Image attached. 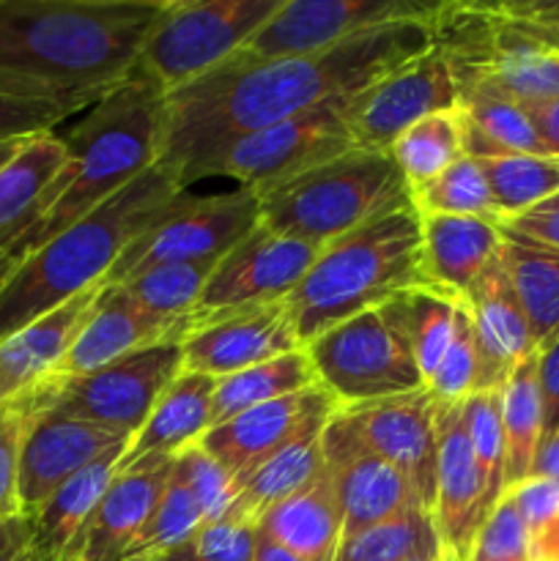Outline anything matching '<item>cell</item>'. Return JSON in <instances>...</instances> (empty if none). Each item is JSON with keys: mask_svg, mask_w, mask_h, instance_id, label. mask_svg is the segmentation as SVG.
<instances>
[{"mask_svg": "<svg viewBox=\"0 0 559 561\" xmlns=\"http://www.w3.org/2000/svg\"><path fill=\"white\" fill-rule=\"evenodd\" d=\"M502 431L507 447V491L529 480L537 447L543 442V400L537 383V351L526 356L499 389Z\"/></svg>", "mask_w": 559, "mask_h": 561, "instance_id": "35", "label": "cell"}, {"mask_svg": "<svg viewBox=\"0 0 559 561\" xmlns=\"http://www.w3.org/2000/svg\"><path fill=\"white\" fill-rule=\"evenodd\" d=\"M420 285H425L422 219L411 203L321 247L310 272L285 301L299 343L307 345L345 318L387 305Z\"/></svg>", "mask_w": 559, "mask_h": 561, "instance_id": "5", "label": "cell"}, {"mask_svg": "<svg viewBox=\"0 0 559 561\" xmlns=\"http://www.w3.org/2000/svg\"><path fill=\"white\" fill-rule=\"evenodd\" d=\"M340 409V400L318 381L316 387L255 405L244 414H236L233 420L208 427L201 447L228 471L236 485L241 477L288 447L301 433L327 425Z\"/></svg>", "mask_w": 559, "mask_h": 561, "instance_id": "16", "label": "cell"}, {"mask_svg": "<svg viewBox=\"0 0 559 561\" xmlns=\"http://www.w3.org/2000/svg\"><path fill=\"white\" fill-rule=\"evenodd\" d=\"M252 190L266 228L316 247L411 206V190L392 153L367 148H351L316 168Z\"/></svg>", "mask_w": 559, "mask_h": 561, "instance_id": "6", "label": "cell"}, {"mask_svg": "<svg viewBox=\"0 0 559 561\" xmlns=\"http://www.w3.org/2000/svg\"><path fill=\"white\" fill-rule=\"evenodd\" d=\"M214 389H217V378L181 370L157 400L146 425L129 442L118 469H126L142 458H157V455L173 458L181 449L201 442L212 427Z\"/></svg>", "mask_w": 559, "mask_h": 561, "instance_id": "27", "label": "cell"}, {"mask_svg": "<svg viewBox=\"0 0 559 561\" xmlns=\"http://www.w3.org/2000/svg\"><path fill=\"white\" fill-rule=\"evenodd\" d=\"M173 463L175 455H157L118 469L60 561H121L162 499Z\"/></svg>", "mask_w": 559, "mask_h": 561, "instance_id": "21", "label": "cell"}, {"mask_svg": "<svg viewBox=\"0 0 559 561\" xmlns=\"http://www.w3.org/2000/svg\"><path fill=\"white\" fill-rule=\"evenodd\" d=\"M395 164L414 192L464 157V110L449 107L411 124L389 146Z\"/></svg>", "mask_w": 559, "mask_h": 561, "instance_id": "37", "label": "cell"}, {"mask_svg": "<svg viewBox=\"0 0 559 561\" xmlns=\"http://www.w3.org/2000/svg\"><path fill=\"white\" fill-rule=\"evenodd\" d=\"M507 493L513 496L515 510L529 529L532 540L543 535L554 520H559V482L546 480V477H529L510 488Z\"/></svg>", "mask_w": 559, "mask_h": 561, "instance_id": "50", "label": "cell"}, {"mask_svg": "<svg viewBox=\"0 0 559 561\" xmlns=\"http://www.w3.org/2000/svg\"><path fill=\"white\" fill-rule=\"evenodd\" d=\"M0 561H49L33 540L27 515L0 520Z\"/></svg>", "mask_w": 559, "mask_h": 561, "instance_id": "53", "label": "cell"}, {"mask_svg": "<svg viewBox=\"0 0 559 561\" xmlns=\"http://www.w3.org/2000/svg\"><path fill=\"white\" fill-rule=\"evenodd\" d=\"M318 381L349 405L425 389L417 356L406 332L403 294L387 305L345 318L305 345Z\"/></svg>", "mask_w": 559, "mask_h": 561, "instance_id": "7", "label": "cell"}, {"mask_svg": "<svg viewBox=\"0 0 559 561\" xmlns=\"http://www.w3.org/2000/svg\"><path fill=\"white\" fill-rule=\"evenodd\" d=\"M255 561H299V559L290 557L288 551H283V548H280V546H274V542L266 540V537H263V535H258Z\"/></svg>", "mask_w": 559, "mask_h": 561, "instance_id": "57", "label": "cell"}, {"mask_svg": "<svg viewBox=\"0 0 559 561\" xmlns=\"http://www.w3.org/2000/svg\"><path fill=\"white\" fill-rule=\"evenodd\" d=\"M170 0H0V93L85 110L135 77Z\"/></svg>", "mask_w": 559, "mask_h": 561, "instance_id": "2", "label": "cell"}, {"mask_svg": "<svg viewBox=\"0 0 559 561\" xmlns=\"http://www.w3.org/2000/svg\"><path fill=\"white\" fill-rule=\"evenodd\" d=\"M469 561H532L529 529L521 520L510 493L499 499L482 524Z\"/></svg>", "mask_w": 559, "mask_h": 561, "instance_id": "46", "label": "cell"}, {"mask_svg": "<svg viewBox=\"0 0 559 561\" xmlns=\"http://www.w3.org/2000/svg\"><path fill=\"white\" fill-rule=\"evenodd\" d=\"M66 162L64 137H33L14 162L0 170V252L36 219L42 197Z\"/></svg>", "mask_w": 559, "mask_h": 561, "instance_id": "31", "label": "cell"}, {"mask_svg": "<svg viewBox=\"0 0 559 561\" xmlns=\"http://www.w3.org/2000/svg\"><path fill=\"white\" fill-rule=\"evenodd\" d=\"M537 383L543 400V438L559 427V334L537 351Z\"/></svg>", "mask_w": 559, "mask_h": 561, "instance_id": "52", "label": "cell"}, {"mask_svg": "<svg viewBox=\"0 0 559 561\" xmlns=\"http://www.w3.org/2000/svg\"><path fill=\"white\" fill-rule=\"evenodd\" d=\"M323 466L343 510V537L422 507L409 480L373 453L340 411L323 427Z\"/></svg>", "mask_w": 559, "mask_h": 561, "instance_id": "18", "label": "cell"}, {"mask_svg": "<svg viewBox=\"0 0 559 561\" xmlns=\"http://www.w3.org/2000/svg\"><path fill=\"white\" fill-rule=\"evenodd\" d=\"M27 142L31 140H0V170H3L9 162H14Z\"/></svg>", "mask_w": 559, "mask_h": 561, "instance_id": "58", "label": "cell"}, {"mask_svg": "<svg viewBox=\"0 0 559 561\" xmlns=\"http://www.w3.org/2000/svg\"><path fill=\"white\" fill-rule=\"evenodd\" d=\"M126 447H129V444L104 453L102 458H96L91 466H85L80 474H75L69 482H64L36 513L27 515L33 529V540H36V546L42 548V553L49 561L64 559L66 548L75 542L77 535H80L85 520L91 518V513L96 510L99 499L104 496V491L110 488L113 477L118 474V466Z\"/></svg>", "mask_w": 559, "mask_h": 561, "instance_id": "28", "label": "cell"}, {"mask_svg": "<svg viewBox=\"0 0 559 561\" xmlns=\"http://www.w3.org/2000/svg\"><path fill=\"white\" fill-rule=\"evenodd\" d=\"M164 91L146 77H132L96 102L71 129L66 162L42 197L31 228L0 252V288L42 247L85 219L124 186L159 162Z\"/></svg>", "mask_w": 559, "mask_h": 561, "instance_id": "3", "label": "cell"}, {"mask_svg": "<svg viewBox=\"0 0 559 561\" xmlns=\"http://www.w3.org/2000/svg\"><path fill=\"white\" fill-rule=\"evenodd\" d=\"M75 113L77 110L64 104L0 93V140H33V137L53 135L55 126Z\"/></svg>", "mask_w": 559, "mask_h": 561, "instance_id": "49", "label": "cell"}, {"mask_svg": "<svg viewBox=\"0 0 559 561\" xmlns=\"http://www.w3.org/2000/svg\"><path fill=\"white\" fill-rule=\"evenodd\" d=\"M458 305L460 299L442 294L431 285H420V288H411L403 294L406 332H409L411 351H414L417 365L425 376V383L442 362L449 340H453Z\"/></svg>", "mask_w": 559, "mask_h": 561, "instance_id": "43", "label": "cell"}, {"mask_svg": "<svg viewBox=\"0 0 559 561\" xmlns=\"http://www.w3.org/2000/svg\"><path fill=\"white\" fill-rule=\"evenodd\" d=\"M502 228H507L510 233L524 236V239L535 241V244L559 250V192H554L551 197L532 206L529 211L502 222Z\"/></svg>", "mask_w": 559, "mask_h": 561, "instance_id": "51", "label": "cell"}, {"mask_svg": "<svg viewBox=\"0 0 559 561\" xmlns=\"http://www.w3.org/2000/svg\"><path fill=\"white\" fill-rule=\"evenodd\" d=\"M25 398L0 409V520L22 515L20 504V449L25 436Z\"/></svg>", "mask_w": 559, "mask_h": 561, "instance_id": "47", "label": "cell"}, {"mask_svg": "<svg viewBox=\"0 0 559 561\" xmlns=\"http://www.w3.org/2000/svg\"><path fill=\"white\" fill-rule=\"evenodd\" d=\"M321 247L290 239L258 222L214 266L195 318L236 307L285 301L316 263Z\"/></svg>", "mask_w": 559, "mask_h": 561, "instance_id": "14", "label": "cell"}, {"mask_svg": "<svg viewBox=\"0 0 559 561\" xmlns=\"http://www.w3.org/2000/svg\"><path fill=\"white\" fill-rule=\"evenodd\" d=\"M499 58L471 93H497L518 104L559 99V53L510 38L499 25ZM469 93V96H471Z\"/></svg>", "mask_w": 559, "mask_h": 561, "instance_id": "36", "label": "cell"}, {"mask_svg": "<svg viewBox=\"0 0 559 561\" xmlns=\"http://www.w3.org/2000/svg\"><path fill=\"white\" fill-rule=\"evenodd\" d=\"M351 148V96H345L223 142L181 170L179 184L190 190L195 181L223 175L239 181V186H263L316 168Z\"/></svg>", "mask_w": 559, "mask_h": 561, "instance_id": "9", "label": "cell"}, {"mask_svg": "<svg viewBox=\"0 0 559 561\" xmlns=\"http://www.w3.org/2000/svg\"><path fill=\"white\" fill-rule=\"evenodd\" d=\"M499 25L510 38L559 53V0H521L493 3Z\"/></svg>", "mask_w": 559, "mask_h": 561, "instance_id": "48", "label": "cell"}, {"mask_svg": "<svg viewBox=\"0 0 559 561\" xmlns=\"http://www.w3.org/2000/svg\"><path fill=\"white\" fill-rule=\"evenodd\" d=\"M280 5L283 0H170L135 75L168 96L239 53Z\"/></svg>", "mask_w": 559, "mask_h": 561, "instance_id": "8", "label": "cell"}, {"mask_svg": "<svg viewBox=\"0 0 559 561\" xmlns=\"http://www.w3.org/2000/svg\"><path fill=\"white\" fill-rule=\"evenodd\" d=\"M427 392L436 403H466L475 394L477 387V343H475V323L466 301L460 299L458 316H455L453 340L444 351L442 362L427 378Z\"/></svg>", "mask_w": 559, "mask_h": 561, "instance_id": "44", "label": "cell"}, {"mask_svg": "<svg viewBox=\"0 0 559 561\" xmlns=\"http://www.w3.org/2000/svg\"><path fill=\"white\" fill-rule=\"evenodd\" d=\"M192 321L195 318L173 321V318L151 316L137 301H132L118 285H104L102 294L93 301L91 316L82 323L69 354L64 356L53 376H82L135 351L173 343V340L184 343Z\"/></svg>", "mask_w": 559, "mask_h": 561, "instance_id": "22", "label": "cell"}, {"mask_svg": "<svg viewBox=\"0 0 559 561\" xmlns=\"http://www.w3.org/2000/svg\"><path fill=\"white\" fill-rule=\"evenodd\" d=\"M431 16L373 27L312 55L277 60L230 55L206 77L164 96L159 162L179 175L233 137L365 91L400 64L425 53Z\"/></svg>", "mask_w": 559, "mask_h": 561, "instance_id": "1", "label": "cell"}, {"mask_svg": "<svg viewBox=\"0 0 559 561\" xmlns=\"http://www.w3.org/2000/svg\"><path fill=\"white\" fill-rule=\"evenodd\" d=\"M214 266H217V261L159 263V266L124 279L118 288L151 316L186 321V318H195L203 288H206Z\"/></svg>", "mask_w": 559, "mask_h": 561, "instance_id": "40", "label": "cell"}, {"mask_svg": "<svg viewBox=\"0 0 559 561\" xmlns=\"http://www.w3.org/2000/svg\"><path fill=\"white\" fill-rule=\"evenodd\" d=\"M334 561H447L427 507H411L340 540Z\"/></svg>", "mask_w": 559, "mask_h": 561, "instance_id": "34", "label": "cell"}, {"mask_svg": "<svg viewBox=\"0 0 559 561\" xmlns=\"http://www.w3.org/2000/svg\"><path fill=\"white\" fill-rule=\"evenodd\" d=\"M258 535L299 561H334L343 540V510L327 466L305 488L263 513Z\"/></svg>", "mask_w": 559, "mask_h": 561, "instance_id": "26", "label": "cell"}, {"mask_svg": "<svg viewBox=\"0 0 559 561\" xmlns=\"http://www.w3.org/2000/svg\"><path fill=\"white\" fill-rule=\"evenodd\" d=\"M502 225V222H499ZM502 263L529 321L535 348L559 334V250L535 244L502 228Z\"/></svg>", "mask_w": 559, "mask_h": 561, "instance_id": "30", "label": "cell"}, {"mask_svg": "<svg viewBox=\"0 0 559 561\" xmlns=\"http://www.w3.org/2000/svg\"><path fill=\"white\" fill-rule=\"evenodd\" d=\"M102 288L104 283L0 340V409L31 394L58 370Z\"/></svg>", "mask_w": 559, "mask_h": 561, "instance_id": "24", "label": "cell"}, {"mask_svg": "<svg viewBox=\"0 0 559 561\" xmlns=\"http://www.w3.org/2000/svg\"><path fill=\"white\" fill-rule=\"evenodd\" d=\"M475 323L477 343V387L475 392L502 389L510 373L535 354L529 321L504 272L502 252L497 261L475 279L464 296Z\"/></svg>", "mask_w": 559, "mask_h": 561, "instance_id": "23", "label": "cell"}, {"mask_svg": "<svg viewBox=\"0 0 559 561\" xmlns=\"http://www.w3.org/2000/svg\"><path fill=\"white\" fill-rule=\"evenodd\" d=\"M524 107L526 113H529L532 126H535L537 137H540L548 157L559 159V99L524 104Z\"/></svg>", "mask_w": 559, "mask_h": 561, "instance_id": "54", "label": "cell"}, {"mask_svg": "<svg viewBox=\"0 0 559 561\" xmlns=\"http://www.w3.org/2000/svg\"><path fill=\"white\" fill-rule=\"evenodd\" d=\"M179 373L181 340H173L82 376H49L25 400L33 411H55L135 438Z\"/></svg>", "mask_w": 559, "mask_h": 561, "instance_id": "10", "label": "cell"}, {"mask_svg": "<svg viewBox=\"0 0 559 561\" xmlns=\"http://www.w3.org/2000/svg\"><path fill=\"white\" fill-rule=\"evenodd\" d=\"M288 301L236 307L192 321L181 343V370L225 378L299 351Z\"/></svg>", "mask_w": 559, "mask_h": 561, "instance_id": "15", "label": "cell"}, {"mask_svg": "<svg viewBox=\"0 0 559 561\" xmlns=\"http://www.w3.org/2000/svg\"><path fill=\"white\" fill-rule=\"evenodd\" d=\"M356 436L414 488L422 507L433 510L436 496V400L425 389L340 409Z\"/></svg>", "mask_w": 559, "mask_h": 561, "instance_id": "17", "label": "cell"}, {"mask_svg": "<svg viewBox=\"0 0 559 561\" xmlns=\"http://www.w3.org/2000/svg\"><path fill=\"white\" fill-rule=\"evenodd\" d=\"M491 192L493 217L499 222L529 211L540 201L559 192V162L554 157L510 153L497 159H477Z\"/></svg>", "mask_w": 559, "mask_h": 561, "instance_id": "38", "label": "cell"}, {"mask_svg": "<svg viewBox=\"0 0 559 561\" xmlns=\"http://www.w3.org/2000/svg\"><path fill=\"white\" fill-rule=\"evenodd\" d=\"M532 561H559V520L532 540Z\"/></svg>", "mask_w": 559, "mask_h": 561, "instance_id": "56", "label": "cell"}, {"mask_svg": "<svg viewBox=\"0 0 559 561\" xmlns=\"http://www.w3.org/2000/svg\"><path fill=\"white\" fill-rule=\"evenodd\" d=\"M436 5L425 0H283L272 20L236 55L244 60L312 55L373 27L427 20Z\"/></svg>", "mask_w": 559, "mask_h": 561, "instance_id": "12", "label": "cell"}, {"mask_svg": "<svg viewBox=\"0 0 559 561\" xmlns=\"http://www.w3.org/2000/svg\"><path fill=\"white\" fill-rule=\"evenodd\" d=\"M255 542L258 524L223 515L157 561H255Z\"/></svg>", "mask_w": 559, "mask_h": 561, "instance_id": "45", "label": "cell"}, {"mask_svg": "<svg viewBox=\"0 0 559 561\" xmlns=\"http://www.w3.org/2000/svg\"><path fill=\"white\" fill-rule=\"evenodd\" d=\"M212 520L206 504L197 496L195 488L184 480V477L175 471L170 474L168 488H164L162 499L153 507L151 518L142 526V531L137 535V540L126 548V553L121 561H157L168 551H173L175 546H181L184 540H190L201 526H206Z\"/></svg>", "mask_w": 559, "mask_h": 561, "instance_id": "39", "label": "cell"}, {"mask_svg": "<svg viewBox=\"0 0 559 561\" xmlns=\"http://www.w3.org/2000/svg\"><path fill=\"white\" fill-rule=\"evenodd\" d=\"M436 496L431 513L447 561H469L488 515L486 488L466 433L464 403H436Z\"/></svg>", "mask_w": 559, "mask_h": 561, "instance_id": "20", "label": "cell"}, {"mask_svg": "<svg viewBox=\"0 0 559 561\" xmlns=\"http://www.w3.org/2000/svg\"><path fill=\"white\" fill-rule=\"evenodd\" d=\"M261 222V203L252 186H239L219 195H181L164 208L157 222L142 230L124 252L104 285L159 266V263L219 261Z\"/></svg>", "mask_w": 559, "mask_h": 561, "instance_id": "11", "label": "cell"}, {"mask_svg": "<svg viewBox=\"0 0 559 561\" xmlns=\"http://www.w3.org/2000/svg\"><path fill=\"white\" fill-rule=\"evenodd\" d=\"M458 104L460 91L447 60L427 44L425 53L414 55L387 77L351 96L354 148L389 151V146L411 124Z\"/></svg>", "mask_w": 559, "mask_h": 561, "instance_id": "13", "label": "cell"}, {"mask_svg": "<svg viewBox=\"0 0 559 561\" xmlns=\"http://www.w3.org/2000/svg\"><path fill=\"white\" fill-rule=\"evenodd\" d=\"M327 427V425H323ZM323 427L301 433L233 485V499L225 515L258 524L263 513L305 488L323 469Z\"/></svg>", "mask_w": 559, "mask_h": 561, "instance_id": "29", "label": "cell"}, {"mask_svg": "<svg viewBox=\"0 0 559 561\" xmlns=\"http://www.w3.org/2000/svg\"><path fill=\"white\" fill-rule=\"evenodd\" d=\"M129 442L132 438L126 433L55 414V411H33L27 405L25 436H22L20 449L22 515L36 513L64 482L80 474L104 453Z\"/></svg>", "mask_w": 559, "mask_h": 561, "instance_id": "19", "label": "cell"}, {"mask_svg": "<svg viewBox=\"0 0 559 561\" xmlns=\"http://www.w3.org/2000/svg\"><path fill=\"white\" fill-rule=\"evenodd\" d=\"M464 422L482 477V488H486V515H491L499 499L507 493V447H504L499 389L471 394L464 403Z\"/></svg>", "mask_w": 559, "mask_h": 561, "instance_id": "41", "label": "cell"}, {"mask_svg": "<svg viewBox=\"0 0 559 561\" xmlns=\"http://www.w3.org/2000/svg\"><path fill=\"white\" fill-rule=\"evenodd\" d=\"M460 110H464L466 157L497 159L510 153L548 157L524 104L497 93H471L460 102Z\"/></svg>", "mask_w": 559, "mask_h": 561, "instance_id": "32", "label": "cell"}, {"mask_svg": "<svg viewBox=\"0 0 559 561\" xmlns=\"http://www.w3.org/2000/svg\"><path fill=\"white\" fill-rule=\"evenodd\" d=\"M318 383V373L312 367L305 348L269 359L250 370L233 373V376L217 378L212 403V427L219 422L233 420L236 414L255 409V405L272 403L285 394L301 392Z\"/></svg>", "mask_w": 559, "mask_h": 561, "instance_id": "33", "label": "cell"}, {"mask_svg": "<svg viewBox=\"0 0 559 561\" xmlns=\"http://www.w3.org/2000/svg\"><path fill=\"white\" fill-rule=\"evenodd\" d=\"M184 192L175 170L157 162L104 206L33 252L0 288V340L102 285L121 252Z\"/></svg>", "mask_w": 559, "mask_h": 561, "instance_id": "4", "label": "cell"}, {"mask_svg": "<svg viewBox=\"0 0 559 561\" xmlns=\"http://www.w3.org/2000/svg\"><path fill=\"white\" fill-rule=\"evenodd\" d=\"M420 217H493L491 192H488L482 164L471 157H460L458 162L449 164L444 173L431 179L427 184L417 186L411 192ZM497 219V217H493Z\"/></svg>", "mask_w": 559, "mask_h": 561, "instance_id": "42", "label": "cell"}, {"mask_svg": "<svg viewBox=\"0 0 559 561\" xmlns=\"http://www.w3.org/2000/svg\"><path fill=\"white\" fill-rule=\"evenodd\" d=\"M557 162H559V159H557Z\"/></svg>", "mask_w": 559, "mask_h": 561, "instance_id": "59", "label": "cell"}, {"mask_svg": "<svg viewBox=\"0 0 559 561\" xmlns=\"http://www.w3.org/2000/svg\"><path fill=\"white\" fill-rule=\"evenodd\" d=\"M422 277L442 294L464 299L475 279L502 252V225L493 217H420Z\"/></svg>", "mask_w": 559, "mask_h": 561, "instance_id": "25", "label": "cell"}, {"mask_svg": "<svg viewBox=\"0 0 559 561\" xmlns=\"http://www.w3.org/2000/svg\"><path fill=\"white\" fill-rule=\"evenodd\" d=\"M532 477H546V480L559 482V427L548 433L540 442V447H537Z\"/></svg>", "mask_w": 559, "mask_h": 561, "instance_id": "55", "label": "cell"}]
</instances>
